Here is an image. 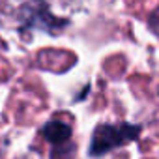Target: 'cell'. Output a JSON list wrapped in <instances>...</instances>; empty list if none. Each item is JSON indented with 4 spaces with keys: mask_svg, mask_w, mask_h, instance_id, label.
I'll list each match as a JSON object with an SVG mask.
<instances>
[{
    "mask_svg": "<svg viewBox=\"0 0 159 159\" xmlns=\"http://www.w3.org/2000/svg\"><path fill=\"white\" fill-rule=\"evenodd\" d=\"M140 133L139 125H129V124H122V125H99L96 127L94 135H92V144H90V155L98 157L103 155L105 152H111L133 139H137Z\"/></svg>",
    "mask_w": 159,
    "mask_h": 159,
    "instance_id": "1",
    "label": "cell"
},
{
    "mask_svg": "<svg viewBox=\"0 0 159 159\" xmlns=\"http://www.w3.org/2000/svg\"><path fill=\"white\" fill-rule=\"evenodd\" d=\"M41 133H43V137H45L49 142L60 146V144H66V142L69 140V137H71V127H69L67 124H64V122L54 120V122L45 124V127H43Z\"/></svg>",
    "mask_w": 159,
    "mask_h": 159,
    "instance_id": "2",
    "label": "cell"
},
{
    "mask_svg": "<svg viewBox=\"0 0 159 159\" xmlns=\"http://www.w3.org/2000/svg\"><path fill=\"white\" fill-rule=\"evenodd\" d=\"M150 28H152V32L159 38V8L152 13V17H150Z\"/></svg>",
    "mask_w": 159,
    "mask_h": 159,
    "instance_id": "3",
    "label": "cell"
}]
</instances>
